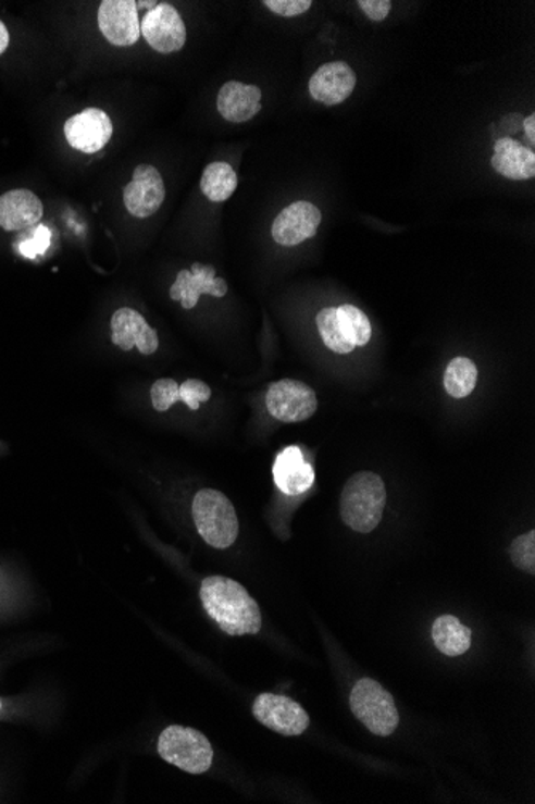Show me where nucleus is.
I'll use <instances>...</instances> for the list:
<instances>
[{
    "label": "nucleus",
    "instance_id": "f257e3e1",
    "mask_svg": "<svg viewBox=\"0 0 535 804\" xmlns=\"http://www.w3.org/2000/svg\"><path fill=\"white\" fill-rule=\"evenodd\" d=\"M202 607L229 636L257 634L262 630L259 604L238 581L209 577L201 584Z\"/></svg>",
    "mask_w": 535,
    "mask_h": 804
},
{
    "label": "nucleus",
    "instance_id": "f03ea898",
    "mask_svg": "<svg viewBox=\"0 0 535 804\" xmlns=\"http://www.w3.org/2000/svg\"><path fill=\"white\" fill-rule=\"evenodd\" d=\"M387 490L375 472H358L345 483L340 496L341 520L351 530L369 533L377 529L384 517Z\"/></svg>",
    "mask_w": 535,
    "mask_h": 804
},
{
    "label": "nucleus",
    "instance_id": "7ed1b4c3",
    "mask_svg": "<svg viewBox=\"0 0 535 804\" xmlns=\"http://www.w3.org/2000/svg\"><path fill=\"white\" fill-rule=\"evenodd\" d=\"M192 519L204 542L216 549L235 545L239 519L235 506L219 490L204 488L192 499Z\"/></svg>",
    "mask_w": 535,
    "mask_h": 804
},
{
    "label": "nucleus",
    "instance_id": "20e7f679",
    "mask_svg": "<svg viewBox=\"0 0 535 804\" xmlns=\"http://www.w3.org/2000/svg\"><path fill=\"white\" fill-rule=\"evenodd\" d=\"M351 712L372 732L388 738L399 725L395 698L377 681L371 678L357 682L350 695Z\"/></svg>",
    "mask_w": 535,
    "mask_h": 804
},
{
    "label": "nucleus",
    "instance_id": "39448f33",
    "mask_svg": "<svg viewBox=\"0 0 535 804\" xmlns=\"http://www.w3.org/2000/svg\"><path fill=\"white\" fill-rule=\"evenodd\" d=\"M162 759L189 774L209 771L213 762V749L202 732L185 726H169L158 742Z\"/></svg>",
    "mask_w": 535,
    "mask_h": 804
},
{
    "label": "nucleus",
    "instance_id": "423d86ee",
    "mask_svg": "<svg viewBox=\"0 0 535 804\" xmlns=\"http://www.w3.org/2000/svg\"><path fill=\"white\" fill-rule=\"evenodd\" d=\"M268 413L277 421L301 422L316 413L318 398L313 388L297 380H281L266 392Z\"/></svg>",
    "mask_w": 535,
    "mask_h": 804
},
{
    "label": "nucleus",
    "instance_id": "0eeeda50",
    "mask_svg": "<svg viewBox=\"0 0 535 804\" xmlns=\"http://www.w3.org/2000/svg\"><path fill=\"white\" fill-rule=\"evenodd\" d=\"M141 36L159 53H174L186 42V26L171 3H158L141 20Z\"/></svg>",
    "mask_w": 535,
    "mask_h": 804
},
{
    "label": "nucleus",
    "instance_id": "6e6552de",
    "mask_svg": "<svg viewBox=\"0 0 535 804\" xmlns=\"http://www.w3.org/2000/svg\"><path fill=\"white\" fill-rule=\"evenodd\" d=\"M253 716L277 734H303L310 725L308 713L300 704L283 695L262 694L253 702Z\"/></svg>",
    "mask_w": 535,
    "mask_h": 804
},
{
    "label": "nucleus",
    "instance_id": "1a4fd4ad",
    "mask_svg": "<svg viewBox=\"0 0 535 804\" xmlns=\"http://www.w3.org/2000/svg\"><path fill=\"white\" fill-rule=\"evenodd\" d=\"M64 137L74 150L97 153L113 137V121L100 108H87L64 123Z\"/></svg>",
    "mask_w": 535,
    "mask_h": 804
},
{
    "label": "nucleus",
    "instance_id": "9d476101",
    "mask_svg": "<svg viewBox=\"0 0 535 804\" xmlns=\"http://www.w3.org/2000/svg\"><path fill=\"white\" fill-rule=\"evenodd\" d=\"M98 26L108 42L130 47L141 36L138 7L134 0H104L98 9Z\"/></svg>",
    "mask_w": 535,
    "mask_h": 804
},
{
    "label": "nucleus",
    "instance_id": "9b49d317",
    "mask_svg": "<svg viewBox=\"0 0 535 804\" xmlns=\"http://www.w3.org/2000/svg\"><path fill=\"white\" fill-rule=\"evenodd\" d=\"M323 222L320 209L310 201H296L274 219L271 233L281 246H297L316 235Z\"/></svg>",
    "mask_w": 535,
    "mask_h": 804
},
{
    "label": "nucleus",
    "instance_id": "f8f14e48",
    "mask_svg": "<svg viewBox=\"0 0 535 804\" xmlns=\"http://www.w3.org/2000/svg\"><path fill=\"white\" fill-rule=\"evenodd\" d=\"M165 199V185L158 169L141 164L135 169L134 177L125 185L124 205L132 215L147 219L154 215Z\"/></svg>",
    "mask_w": 535,
    "mask_h": 804
},
{
    "label": "nucleus",
    "instance_id": "ddd939ff",
    "mask_svg": "<svg viewBox=\"0 0 535 804\" xmlns=\"http://www.w3.org/2000/svg\"><path fill=\"white\" fill-rule=\"evenodd\" d=\"M226 293H228V285L225 280L216 276L212 265L201 262L192 263L189 270H182L171 288L172 300H177L186 310L195 309L202 294L223 297Z\"/></svg>",
    "mask_w": 535,
    "mask_h": 804
},
{
    "label": "nucleus",
    "instance_id": "4468645a",
    "mask_svg": "<svg viewBox=\"0 0 535 804\" xmlns=\"http://www.w3.org/2000/svg\"><path fill=\"white\" fill-rule=\"evenodd\" d=\"M357 87V74L345 62L326 63L311 76L310 96L326 107L344 103Z\"/></svg>",
    "mask_w": 535,
    "mask_h": 804
},
{
    "label": "nucleus",
    "instance_id": "2eb2a0df",
    "mask_svg": "<svg viewBox=\"0 0 535 804\" xmlns=\"http://www.w3.org/2000/svg\"><path fill=\"white\" fill-rule=\"evenodd\" d=\"M111 331L114 346L125 352L137 347L141 354L152 355L159 349L158 333L137 310L128 307L117 310L111 319Z\"/></svg>",
    "mask_w": 535,
    "mask_h": 804
},
{
    "label": "nucleus",
    "instance_id": "dca6fc26",
    "mask_svg": "<svg viewBox=\"0 0 535 804\" xmlns=\"http://www.w3.org/2000/svg\"><path fill=\"white\" fill-rule=\"evenodd\" d=\"M262 90L250 84L229 81L216 96V108L223 120L229 123H247L262 111Z\"/></svg>",
    "mask_w": 535,
    "mask_h": 804
},
{
    "label": "nucleus",
    "instance_id": "f3484780",
    "mask_svg": "<svg viewBox=\"0 0 535 804\" xmlns=\"http://www.w3.org/2000/svg\"><path fill=\"white\" fill-rule=\"evenodd\" d=\"M273 478L281 492L289 496L301 495L313 486L314 469L304 461L300 448L287 447L274 461Z\"/></svg>",
    "mask_w": 535,
    "mask_h": 804
},
{
    "label": "nucleus",
    "instance_id": "a211bd4d",
    "mask_svg": "<svg viewBox=\"0 0 535 804\" xmlns=\"http://www.w3.org/2000/svg\"><path fill=\"white\" fill-rule=\"evenodd\" d=\"M42 201L29 190H12L0 196V226L7 232H18L39 224Z\"/></svg>",
    "mask_w": 535,
    "mask_h": 804
},
{
    "label": "nucleus",
    "instance_id": "6ab92c4d",
    "mask_svg": "<svg viewBox=\"0 0 535 804\" xmlns=\"http://www.w3.org/2000/svg\"><path fill=\"white\" fill-rule=\"evenodd\" d=\"M490 164L494 171L510 181H530L535 175V153L523 147L514 138L506 137L497 140Z\"/></svg>",
    "mask_w": 535,
    "mask_h": 804
},
{
    "label": "nucleus",
    "instance_id": "aec40b11",
    "mask_svg": "<svg viewBox=\"0 0 535 804\" xmlns=\"http://www.w3.org/2000/svg\"><path fill=\"white\" fill-rule=\"evenodd\" d=\"M433 641L441 654L459 657L472 647V630L452 615H443L433 623Z\"/></svg>",
    "mask_w": 535,
    "mask_h": 804
},
{
    "label": "nucleus",
    "instance_id": "412c9836",
    "mask_svg": "<svg viewBox=\"0 0 535 804\" xmlns=\"http://www.w3.org/2000/svg\"><path fill=\"white\" fill-rule=\"evenodd\" d=\"M238 188V175L228 162L216 161L202 172L201 191L212 202H223L232 198Z\"/></svg>",
    "mask_w": 535,
    "mask_h": 804
},
{
    "label": "nucleus",
    "instance_id": "4be33fe9",
    "mask_svg": "<svg viewBox=\"0 0 535 804\" xmlns=\"http://www.w3.org/2000/svg\"><path fill=\"white\" fill-rule=\"evenodd\" d=\"M477 368L470 358L457 357L449 361L445 373L447 394L453 398H465L475 391Z\"/></svg>",
    "mask_w": 535,
    "mask_h": 804
},
{
    "label": "nucleus",
    "instance_id": "5701e85b",
    "mask_svg": "<svg viewBox=\"0 0 535 804\" xmlns=\"http://www.w3.org/2000/svg\"><path fill=\"white\" fill-rule=\"evenodd\" d=\"M337 320L344 336L354 347H362L371 341L372 324L368 316L351 304H344L337 309Z\"/></svg>",
    "mask_w": 535,
    "mask_h": 804
},
{
    "label": "nucleus",
    "instance_id": "b1692460",
    "mask_svg": "<svg viewBox=\"0 0 535 804\" xmlns=\"http://www.w3.org/2000/svg\"><path fill=\"white\" fill-rule=\"evenodd\" d=\"M316 324L318 331H320L327 349L340 355L353 352V344L341 333L340 324H338L337 320V309L326 307V309L321 310L316 317Z\"/></svg>",
    "mask_w": 535,
    "mask_h": 804
},
{
    "label": "nucleus",
    "instance_id": "393cba45",
    "mask_svg": "<svg viewBox=\"0 0 535 804\" xmlns=\"http://www.w3.org/2000/svg\"><path fill=\"white\" fill-rule=\"evenodd\" d=\"M511 562L524 572L535 573V532L524 533L513 540L510 546Z\"/></svg>",
    "mask_w": 535,
    "mask_h": 804
},
{
    "label": "nucleus",
    "instance_id": "a878e982",
    "mask_svg": "<svg viewBox=\"0 0 535 804\" xmlns=\"http://www.w3.org/2000/svg\"><path fill=\"white\" fill-rule=\"evenodd\" d=\"M152 407L155 411H167L179 401V386L177 381L171 378L158 380L151 388Z\"/></svg>",
    "mask_w": 535,
    "mask_h": 804
},
{
    "label": "nucleus",
    "instance_id": "bb28decb",
    "mask_svg": "<svg viewBox=\"0 0 535 804\" xmlns=\"http://www.w3.org/2000/svg\"><path fill=\"white\" fill-rule=\"evenodd\" d=\"M50 242H52L50 230L42 225L36 226L30 230L29 238H23L20 242V252L26 258L36 259L49 249Z\"/></svg>",
    "mask_w": 535,
    "mask_h": 804
},
{
    "label": "nucleus",
    "instance_id": "cd10ccee",
    "mask_svg": "<svg viewBox=\"0 0 535 804\" xmlns=\"http://www.w3.org/2000/svg\"><path fill=\"white\" fill-rule=\"evenodd\" d=\"M210 397H212V391L204 381L186 380L179 386V401L188 405V408H191L192 411L199 410L201 404L209 401Z\"/></svg>",
    "mask_w": 535,
    "mask_h": 804
},
{
    "label": "nucleus",
    "instance_id": "c85d7f7f",
    "mask_svg": "<svg viewBox=\"0 0 535 804\" xmlns=\"http://www.w3.org/2000/svg\"><path fill=\"white\" fill-rule=\"evenodd\" d=\"M263 5H266L276 15L293 18V16L303 15L304 12H308L313 2L311 0H265Z\"/></svg>",
    "mask_w": 535,
    "mask_h": 804
},
{
    "label": "nucleus",
    "instance_id": "c756f323",
    "mask_svg": "<svg viewBox=\"0 0 535 804\" xmlns=\"http://www.w3.org/2000/svg\"><path fill=\"white\" fill-rule=\"evenodd\" d=\"M358 5L372 22H384L391 12L393 3L389 0H359Z\"/></svg>",
    "mask_w": 535,
    "mask_h": 804
},
{
    "label": "nucleus",
    "instance_id": "7c9ffc66",
    "mask_svg": "<svg viewBox=\"0 0 535 804\" xmlns=\"http://www.w3.org/2000/svg\"><path fill=\"white\" fill-rule=\"evenodd\" d=\"M524 132H526L527 138L531 144H535V114H531L530 117L524 120Z\"/></svg>",
    "mask_w": 535,
    "mask_h": 804
},
{
    "label": "nucleus",
    "instance_id": "2f4dec72",
    "mask_svg": "<svg viewBox=\"0 0 535 804\" xmlns=\"http://www.w3.org/2000/svg\"><path fill=\"white\" fill-rule=\"evenodd\" d=\"M9 42H10L9 29H7V26L3 25L2 22H0V55H2L3 52H5L7 47H9Z\"/></svg>",
    "mask_w": 535,
    "mask_h": 804
},
{
    "label": "nucleus",
    "instance_id": "473e14b6",
    "mask_svg": "<svg viewBox=\"0 0 535 804\" xmlns=\"http://www.w3.org/2000/svg\"><path fill=\"white\" fill-rule=\"evenodd\" d=\"M155 5H158V2H137V7H140V9L152 10Z\"/></svg>",
    "mask_w": 535,
    "mask_h": 804
}]
</instances>
